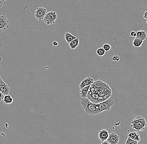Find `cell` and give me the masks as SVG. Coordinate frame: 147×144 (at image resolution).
Returning a JSON list of instances; mask_svg holds the SVG:
<instances>
[{
    "instance_id": "2",
    "label": "cell",
    "mask_w": 147,
    "mask_h": 144,
    "mask_svg": "<svg viewBox=\"0 0 147 144\" xmlns=\"http://www.w3.org/2000/svg\"><path fill=\"white\" fill-rule=\"evenodd\" d=\"M147 125L146 120L141 116H137L131 122V127L136 132H140L145 130Z\"/></svg>"
},
{
    "instance_id": "24",
    "label": "cell",
    "mask_w": 147,
    "mask_h": 144,
    "mask_svg": "<svg viewBox=\"0 0 147 144\" xmlns=\"http://www.w3.org/2000/svg\"><path fill=\"white\" fill-rule=\"evenodd\" d=\"M4 94H3L1 92H0V102L2 101L3 100V97H4Z\"/></svg>"
},
{
    "instance_id": "12",
    "label": "cell",
    "mask_w": 147,
    "mask_h": 144,
    "mask_svg": "<svg viewBox=\"0 0 147 144\" xmlns=\"http://www.w3.org/2000/svg\"><path fill=\"white\" fill-rule=\"evenodd\" d=\"M136 33L137 35L136 37L141 39L143 41H144L147 38V35L145 31L139 30L137 31Z\"/></svg>"
},
{
    "instance_id": "31",
    "label": "cell",
    "mask_w": 147,
    "mask_h": 144,
    "mask_svg": "<svg viewBox=\"0 0 147 144\" xmlns=\"http://www.w3.org/2000/svg\"><path fill=\"white\" fill-rule=\"evenodd\" d=\"M0 67H1V65H0Z\"/></svg>"
},
{
    "instance_id": "6",
    "label": "cell",
    "mask_w": 147,
    "mask_h": 144,
    "mask_svg": "<svg viewBox=\"0 0 147 144\" xmlns=\"http://www.w3.org/2000/svg\"><path fill=\"white\" fill-rule=\"evenodd\" d=\"M47 12V10L46 8L41 7L37 8L35 12V17L39 21L43 20Z\"/></svg>"
},
{
    "instance_id": "5",
    "label": "cell",
    "mask_w": 147,
    "mask_h": 144,
    "mask_svg": "<svg viewBox=\"0 0 147 144\" xmlns=\"http://www.w3.org/2000/svg\"><path fill=\"white\" fill-rule=\"evenodd\" d=\"M9 27V20L5 14L0 12V33L6 30Z\"/></svg>"
},
{
    "instance_id": "3",
    "label": "cell",
    "mask_w": 147,
    "mask_h": 144,
    "mask_svg": "<svg viewBox=\"0 0 147 144\" xmlns=\"http://www.w3.org/2000/svg\"><path fill=\"white\" fill-rule=\"evenodd\" d=\"M114 104L113 97L110 96L106 100L98 103V106L100 113L104 111H110L111 107Z\"/></svg>"
},
{
    "instance_id": "1",
    "label": "cell",
    "mask_w": 147,
    "mask_h": 144,
    "mask_svg": "<svg viewBox=\"0 0 147 144\" xmlns=\"http://www.w3.org/2000/svg\"><path fill=\"white\" fill-rule=\"evenodd\" d=\"M81 104L82 108L85 111L86 114L95 116L100 113L98 106V103H95L88 98H81Z\"/></svg>"
},
{
    "instance_id": "20",
    "label": "cell",
    "mask_w": 147,
    "mask_h": 144,
    "mask_svg": "<svg viewBox=\"0 0 147 144\" xmlns=\"http://www.w3.org/2000/svg\"><path fill=\"white\" fill-rule=\"evenodd\" d=\"M102 48L105 49V51H109L111 49V45L109 44H105L103 45Z\"/></svg>"
},
{
    "instance_id": "26",
    "label": "cell",
    "mask_w": 147,
    "mask_h": 144,
    "mask_svg": "<svg viewBox=\"0 0 147 144\" xmlns=\"http://www.w3.org/2000/svg\"><path fill=\"white\" fill-rule=\"evenodd\" d=\"M58 42L57 41H53V42L52 45L53 46H57L58 45Z\"/></svg>"
},
{
    "instance_id": "10",
    "label": "cell",
    "mask_w": 147,
    "mask_h": 144,
    "mask_svg": "<svg viewBox=\"0 0 147 144\" xmlns=\"http://www.w3.org/2000/svg\"><path fill=\"white\" fill-rule=\"evenodd\" d=\"M0 92L5 95H8L10 92L9 85L5 83L3 81L0 83Z\"/></svg>"
},
{
    "instance_id": "23",
    "label": "cell",
    "mask_w": 147,
    "mask_h": 144,
    "mask_svg": "<svg viewBox=\"0 0 147 144\" xmlns=\"http://www.w3.org/2000/svg\"><path fill=\"white\" fill-rule=\"evenodd\" d=\"M6 4V0H0V8Z\"/></svg>"
},
{
    "instance_id": "19",
    "label": "cell",
    "mask_w": 147,
    "mask_h": 144,
    "mask_svg": "<svg viewBox=\"0 0 147 144\" xmlns=\"http://www.w3.org/2000/svg\"><path fill=\"white\" fill-rule=\"evenodd\" d=\"M138 143V141L134 140L129 137H128L126 142V144H137Z\"/></svg>"
},
{
    "instance_id": "27",
    "label": "cell",
    "mask_w": 147,
    "mask_h": 144,
    "mask_svg": "<svg viewBox=\"0 0 147 144\" xmlns=\"http://www.w3.org/2000/svg\"><path fill=\"white\" fill-rule=\"evenodd\" d=\"M102 143V144H109V142H108L107 140L104 141V142H102V143Z\"/></svg>"
},
{
    "instance_id": "30",
    "label": "cell",
    "mask_w": 147,
    "mask_h": 144,
    "mask_svg": "<svg viewBox=\"0 0 147 144\" xmlns=\"http://www.w3.org/2000/svg\"><path fill=\"white\" fill-rule=\"evenodd\" d=\"M146 24H147V21H146Z\"/></svg>"
},
{
    "instance_id": "16",
    "label": "cell",
    "mask_w": 147,
    "mask_h": 144,
    "mask_svg": "<svg viewBox=\"0 0 147 144\" xmlns=\"http://www.w3.org/2000/svg\"><path fill=\"white\" fill-rule=\"evenodd\" d=\"M3 100L7 105L12 104L13 101V97L8 94L4 96Z\"/></svg>"
},
{
    "instance_id": "9",
    "label": "cell",
    "mask_w": 147,
    "mask_h": 144,
    "mask_svg": "<svg viewBox=\"0 0 147 144\" xmlns=\"http://www.w3.org/2000/svg\"><path fill=\"white\" fill-rule=\"evenodd\" d=\"M94 82V80L91 77H89L87 78H83L79 85V89H81L88 85H91Z\"/></svg>"
},
{
    "instance_id": "14",
    "label": "cell",
    "mask_w": 147,
    "mask_h": 144,
    "mask_svg": "<svg viewBox=\"0 0 147 144\" xmlns=\"http://www.w3.org/2000/svg\"><path fill=\"white\" fill-rule=\"evenodd\" d=\"M128 137H130L131 139H133L135 141H138V142H139L141 140V139H140V135L136 131L129 133L128 134Z\"/></svg>"
},
{
    "instance_id": "11",
    "label": "cell",
    "mask_w": 147,
    "mask_h": 144,
    "mask_svg": "<svg viewBox=\"0 0 147 144\" xmlns=\"http://www.w3.org/2000/svg\"><path fill=\"white\" fill-rule=\"evenodd\" d=\"M90 86L91 85H88V86H86L85 87L82 88L81 89H80L79 94L81 96V98H85L87 97L89 90L90 89Z\"/></svg>"
},
{
    "instance_id": "28",
    "label": "cell",
    "mask_w": 147,
    "mask_h": 144,
    "mask_svg": "<svg viewBox=\"0 0 147 144\" xmlns=\"http://www.w3.org/2000/svg\"><path fill=\"white\" fill-rule=\"evenodd\" d=\"M3 80L1 79V77L0 76V83H1V82H3Z\"/></svg>"
},
{
    "instance_id": "13",
    "label": "cell",
    "mask_w": 147,
    "mask_h": 144,
    "mask_svg": "<svg viewBox=\"0 0 147 144\" xmlns=\"http://www.w3.org/2000/svg\"><path fill=\"white\" fill-rule=\"evenodd\" d=\"M79 38L77 37L76 39L73 40L69 43V46L71 49H76L79 45Z\"/></svg>"
},
{
    "instance_id": "4",
    "label": "cell",
    "mask_w": 147,
    "mask_h": 144,
    "mask_svg": "<svg viewBox=\"0 0 147 144\" xmlns=\"http://www.w3.org/2000/svg\"><path fill=\"white\" fill-rule=\"evenodd\" d=\"M58 19L57 12L55 11H50L47 12L43 20L47 25L55 24L56 20Z\"/></svg>"
},
{
    "instance_id": "17",
    "label": "cell",
    "mask_w": 147,
    "mask_h": 144,
    "mask_svg": "<svg viewBox=\"0 0 147 144\" xmlns=\"http://www.w3.org/2000/svg\"><path fill=\"white\" fill-rule=\"evenodd\" d=\"M143 41L141 39L135 37L133 42V46L135 47H140L143 43Z\"/></svg>"
},
{
    "instance_id": "21",
    "label": "cell",
    "mask_w": 147,
    "mask_h": 144,
    "mask_svg": "<svg viewBox=\"0 0 147 144\" xmlns=\"http://www.w3.org/2000/svg\"><path fill=\"white\" fill-rule=\"evenodd\" d=\"M120 57L117 55H115L112 57V60L113 61H118L119 60Z\"/></svg>"
},
{
    "instance_id": "8",
    "label": "cell",
    "mask_w": 147,
    "mask_h": 144,
    "mask_svg": "<svg viewBox=\"0 0 147 144\" xmlns=\"http://www.w3.org/2000/svg\"><path fill=\"white\" fill-rule=\"evenodd\" d=\"M107 141L110 144H117L119 141V136L115 133H110Z\"/></svg>"
},
{
    "instance_id": "15",
    "label": "cell",
    "mask_w": 147,
    "mask_h": 144,
    "mask_svg": "<svg viewBox=\"0 0 147 144\" xmlns=\"http://www.w3.org/2000/svg\"><path fill=\"white\" fill-rule=\"evenodd\" d=\"M64 38H65L67 43L69 44L71 41L76 39L77 37L74 36L73 35L71 34L70 33L66 32L65 33V35H64Z\"/></svg>"
},
{
    "instance_id": "22",
    "label": "cell",
    "mask_w": 147,
    "mask_h": 144,
    "mask_svg": "<svg viewBox=\"0 0 147 144\" xmlns=\"http://www.w3.org/2000/svg\"><path fill=\"white\" fill-rule=\"evenodd\" d=\"M130 35L132 37H136V35H137V33L134 31H132V32H131L130 33Z\"/></svg>"
},
{
    "instance_id": "25",
    "label": "cell",
    "mask_w": 147,
    "mask_h": 144,
    "mask_svg": "<svg viewBox=\"0 0 147 144\" xmlns=\"http://www.w3.org/2000/svg\"><path fill=\"white\" fill-rule=\"evenodd\" d=\"M143 18L147 20V11L144 12V14H143Z\"/></svg>"
},
{
    "instance_id": "18",
    "label": "cell",
    "mask_w": 147,
    "mask_h": 144,
    "mask_svg": "<svg viewBox=\"0 0 147 144\" xmlns=\"http://www.w3.org/2000/svg\"><path fill=\"white\" fill-rule=\"evenodd\" d=\"M105 49L103 48H100L97 49L96 53L98 56L100 57H102L104 56L105 54Z\"/></svg>"
},
{
    "instance_id": "29",
    "label": "cell",
    "mask_w": 147,
    "mask_h": 144,
    "mask_svg": "<svg viewBox=\"0 0 147 144\" xmlns=\"http://www.w3.org/2000/svg\"><path fill=\"white\" fill-rule=\"evenodd\" d=\"M1 60H2V57H0V63L1 62Z\"/></svg>"
},
{
    "instance_id": "7",
    "label": "cell",
    "mask_w": 147,
    "mask_h": 144,
    "mask_svg": "<svg viewBox=\"0 0 147 144\" xmlns=\"http://www.w3.org/2000/svg\"><path fill=\"white\" fill-rule=\"evenodd\" d=\"M110 133L109 129H104L100 130L99 131V138L101 142L107 140Z\"/></svg>"
}]
</instances>
